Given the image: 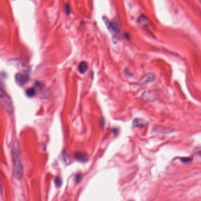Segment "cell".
Returning <instances> with one entry per match:
<instances>
[{"label": "cell", "instance_id": "cell-1", "mask_svg": "<svg viewBox=\"0 0 201 201\" xmlns=\"http://www.w3.org/2000/svg\"><path fill=\"white\" fill-rule=\"evenodd\" d=\"M13 175L15 178L20 179L23 176V166L21 159V152L19 143L15 140L11 147Z\"/></svg>", "mask_w": 201, "mask_h": 201}, {"label": "cell", "instance_id": "cell-2", "mask_svg": "<svg viewBox=\"0 0 201 201\" xmlns=\"http://www.w3.org/2000/svg\"><path fill=\"white\" fill-rule=\"evenodd\" d=\"M0 101L4 109L9 113L12 114L14 111L12 102L11 98L2 89H1L0 91Z\"/></svg>", "mask_w": 201, "mask_h": 201}, {"label": "cell", "instance_id": "cell-3", "mask_svg": "<svg viewBox=\"0 0 201 201\" xmlns=\"http://www.w3.org/2000/svg\"><path fill=\"white\" fill-rule=\"evenodd\" d=\"M16 82L20 86L25 84L28 81V76L21 73H17L15 77Z\"/></svg>", "mask_w": 201, "mask_h": 201}, {"label": "cell", "instance_id": "cell-4", "mask_svg": "<svg viewBox=\"0 0 201 201\" xmlns=\"http://www.w3.org/2000/svg\"><path fill=\"white\" fill-rule=\"evenodd\" d=\"M155 79V75L153 73H149L143 76L139 81L140 84H145L153 81Z\"/></svg>", "mask_w": 201, "mask_h": 201}, {"label": "cell", "instance_id": "cell-5", "mask_svg": "<svg viewBox=\"0 0 201 201\" xmlns=\"http://www.w3.org/2000/svg\"><path fill=\"white\" fill-rule=\"evenodd\" d=\"M74 157L76 160H77L78 161H80V162H84L88 160V156L86 153L80 152H75Z\"/></svg>", "mask_w": 201, "mask_h": 201}, {"label": "cell", "instance_id": "cell-6", "mask_svg": "<svg viewBox=\"0 0 201 201\" xmlns=\"http://www.w3.org/2000/svg\"><path fill=\"white\" fill-rule=\"evenodd\" d=\"M142 97L144 99V100H145L148 102L153 101V100L155 99L153 94L150 91H146L144 92L142 94Z\"/></svg>", "mask_w": 201, "mask_h": 201}, {"label": "cell", "instance_id": "cell-7", "mask_svg": "<svg viewBox=\"0 0 201 201\" xmlns=\"http://www.w3.org/2000/svg\"><path fill=\"white\" fill-rule=\"evenodd\" d=\"M78 69H79V71L80 73H81V74L84 73L87 71V70L88 69L87 63L85 61H81L79 65Z\"/></svg>", "mask_w": 201, "mask_h": 201}, {"label": "cell", "instance_id": "cell-8", "mask_svg": "<svg viewBox=\"0 0 201 201\" xmlns=\"http://www.w3.org/2000/svg\"><path fill=\"white\" fill-rule=\"evenodd\" d=\"M26 94L28 96V97H32L35 95V90L34 89V88H29V89H27L26 90Z\"/></svg>", "mask_w": 201, "mask_h": 201}, {"label": "cell", "instance_id": "cell-9", "mask_svg": "<svg viewBox=\"0 0 201 201\" xmlns=\"http://www.w3.org/2000/svg\"><path fill=\"white\" fill-rule=\"evenodd\" d=\"M143 124V120L140 119H135L133 121V126H139Z\"/></svg>", "mask_w": 201, "mask_h": 201}, {"label": "cell", "instance_id": "cell-10", "mask_svg": "<svg viewBox=\"0 0 201 201\" xmlns=\"http://www.w3.org/2000/svg\"><path fill=\"white\" fill-rule=\"evenodd\" d=\"M55 184L57 187H61L62 185V181L59 177H56L55 179Z\"/></svg>", "mask_w": 201, "mask_h": 201}, {"label": "cell", "instance_id": "cell-11", "mask_svg": "<svg viewBox=\"0 0 201 201\" xmlns=\"http://www.w3.org/2000/svg\"><path fill=\"white\" fill-rule=\"evenodd\" d=\"M179 159L183 163H185V164L189 163V162H191L192 161V159H191L190 158H179Z\"/></svg>", "mask_w": 201, "mask_h": 201}, {"label": "cell", "instance_id": "cell-12", "mask_svg": "<svg viewBox=\"0 0 201 201\" xmlns=\"http://www.w3.org/2000/svg\"><path fill=\"white\" fill-rule=\"evenodd\" d=\"M81 175H80V174H79V175H77L75 177V180L77 182H79L81 180Z\"/></svg>", "mask_w": 201, "mask_h": 201}, {"label": "cell", "instance_id": "cell-13", "mask_svg": "<svg viewBox=\"0 0 201 201\" xmlns=\"http://www.w3.org/2000/svg\"><path fill=\"white\" fill-rule=\"evenodd\" d=\"M195 151H196L197 154H198L201 158V148H197L195 149Z\"/></svg>", "mask_w": 201, "mask_h": 201}, {"label": "cell", "instance_id": "cell-14", "mask_svg": "<svg viewBox=\"0 0 201 201\" xmlns=\"http://www.w3.org/2000/svg\"><path fill=\"white\" fill-rule=\"evenodd\" d=\"M66 6H67V8H66V12L67 13V14H68V13H70V9H69V6H68V4H66Z\"/></svg>", "mask_w": 201, "mask_h": 201}, {"label": "cell", "instance_id": "cell-15", "mask_svg": "<svg viewBox=\"0 0 201 201\" xmlns=\"http://www.w3.org/2000/svg\"></svg>", "mask_w": 201, "mask_h": 201}, {"label": "cell", "instance_id": "cell-16", "mask_svg": "<svg viewBox=\"0 0 201 201\" xmlns=\"http://www.w3.org/2000/svg\"></svg>", "mask_w": 201, "mask_h": 201}]
</instances>
